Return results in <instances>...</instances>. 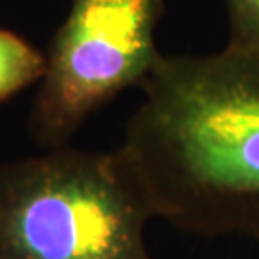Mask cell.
I'll use <instances>...</instances> for the list:
<instances>
[{
  "label": "cell",
  "instance_id": "obj_1",
  "mask_svg": "<svg viewBox=\"0 0 259 259\" xmlns=\"http://www.w3.org/2000/svg\"><path fill=\"white\" fill-rule=\"evenodd\" d=\"M117 152L154 217L259 236V50L159 56Z\"/></svg>",
  "mask_w": 259,
  "mask_h": 259
},
{
  "label": "cell",
  "instance_id": "obj_2",
  "mask_svg": "<svg viewBox=\"0 0 259 259\" xmlns=\"http://www.w3.org/2000/svg\"><path fill=\"white\" fill-rule=\"evenodd\" d=\"M150 217L117 150L56 146L0 165V259H152Z\"/></svg>",
  "mask_w": 259,
  "mask_h": 259
},
{
  "label": "cell",
  "instance_id": "obj_3",
  "mask_svg": "<svg viewBox=\"0 0 259 259\" xmlns=\"http://www.w3.org/2000/svg\"><path fill=\"white\" fill-rule=\"evenodd\" d=\"M163 0H73L58 29L38 89L31 129L52 148L94 110L142 84L156 65Z\"/></svg>",
  "mask_w": 259,
  "mask_h": 259
},
{
  "label": "cell",
  "instance_id": "obj_4",
  "mask_svg": "<svg viewBox=\"0 0 259 259\" xmlns=\"http://www.w3.org/2000/svg\"><path fill=\"white\" fill-rule=\"evenodd\" d=\"M47 56L16 33L0 29V102L42 79Z\"/></svg>",
  "mask_w": 259,
  "mask_h": 259
},
{
  "label": "cell",
  "instance_id": "obj_5",
  "mask_svg": "<svg viewBox=\"0 0 259 259\" xmlns=\"http://www.w3.org/2000/svg\"><path fill=\"white\" fill-rule=\"evenodd\" d=\"M231 42L259 50V0H227Z\"/></svg>",
  "mask_w": 259,
  "mask_h": 259
}]
</instances>
